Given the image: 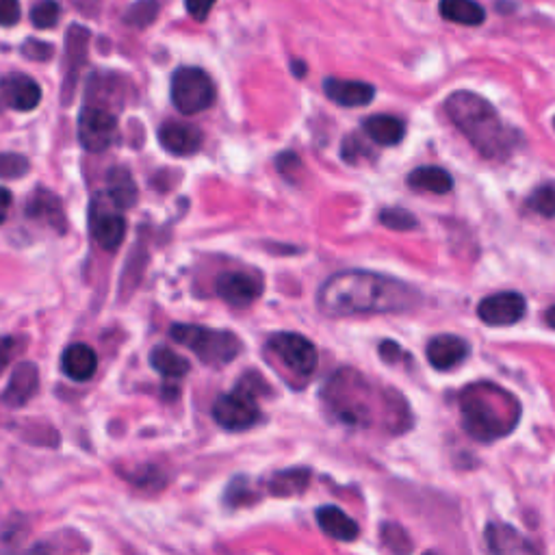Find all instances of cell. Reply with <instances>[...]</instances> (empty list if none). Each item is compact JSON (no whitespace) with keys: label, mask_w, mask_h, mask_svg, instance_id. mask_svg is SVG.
<instances>
[{"label":"cell","mask_w":555,"mask_h":555,"mask_svg":"<svg viewBox=\"0 0 555 555\" xmlns=\"http://www.w3.org/2000/svg\"><path fill=\"white\" fill-rule=\"evenodd\" d=\"M423 295L419 289L376 271H341L319 289L317 304L328 317L397 315L415 311Z\"/></svg>","instance_id":"6da1fadb"},{"label":"cell","mask_w":555,"mask_h":555,"mask_svg":"<svg viewBox=\"0 0 555 555\" xmlns=\"http://www.w3.org/2000/svg\"><path fill=\"white\" fill-rule=\"evenodd\" d=\"M445 111L458 131L471 141V146L490 161H503L519 146V133L499 118L488 100L473 92H454Z\"/></svg>","instance_id":"7a4b0ae2"},{"label":"cell","mask_w":555,"mask_h":555,"mask_svg":"<svg viewBox=\"0 0 555 555\" xmlns=\"http://www.w3.org/2000/svg\"><path fill=\"white\" fill-rule=\"evenodd\" d=\"M172 339L196 354L206 365H228L241 354V341L237 334L226 330H213L204 326L176 324L172 326Z\"/></svg>","instance_id":"3957f363"},{"label":"cell","mask_w":555,"mask_h":555,"mask_svg":"<svg viewBox=\"0 0 555 555\" xmlns=\"http://www.w3.org/2000/svg\"><path fill=\"white\" fill-rule=\"evenodd\" d=\"M493 386L477 384L462 395V423L467 432L477 441H493V438L506 436L512 425L506 423V415H501L497 406L490 402Z\"/></svg>","instance_id":"277c9868"},{"label":"cell","mask_w":555,"mask_h":555,"mask_svg":"<svg viewBox=\"0 0 555 555\" xmlns=\"http://www.w3.org/2000/svg\"><path fill=\"white\" fill-rule=\"evenodd\" d=\"M172 102L185 115H196L215 102V85L200 68H180L172 76Z\"/></svg>","instance_id":"5b68a950"},{"label":"cell","mask_w":555,"mask_h":555,"mask_svg":"<svg viewBox=\"0 0 555 555\" xmlns=\"http://www.w3.org/2000/svg\"><path fill=\"white\" fill-rule=\"evenodd\" d=\"M213 419L217 421V425H222L224 430L241 432L258 423V419H261V408L256 404L254 393L237 389L217 397L213 406Z\"/></svg>","instance_id":"8992f818"},{"label":"cell","mask_w":555,"mask_h":555,"mask_svg":"<svg viewBox=\"0 0 555 555\" xmlns=\"http://www.w3.org/2000/svg\"><path fill=\"white\" fill-rule=\"evenodd\" d=\"M269 350L282 360V365L291 369L295 376L302 378H308L311 373H315L319 363L315 345L306 337H302V334L295 332L274 334V337L269 339Z\"/></svg>","instance_id":"52a82bcc"},{"label":"cell","mask_w":555,"mask_h":555,"mask_svg":"<svg viewBox=\"0 0 555 555\" xmlns=\"http://www.w3.org/2000/svg\"><path fill=\"white\" fill-rule=\"evenodd\" d=\"M115 135H118V120L113 113L100 107H83L79 115V141L87 152H105Z\"/></svg>","instance_id":"ba28073f"},{"label":"cell","mask_w":555,"mask_h":555,"mask_svg":"<svg viewBox=\"0 0 555 555\" xmlns=\"http://www.w3.org/2000/svg\"><path fill=\"white\" fill-rule=\"evenodd\" d=\"M527 313V302L521 293L514 291H503L488 295L477 306V317H480L486 326L503 328V326H514L525 317Z\"/></svg>","instance_id":"9c48e42d"},{"label":"cell","mask_w":555,"mask_h":555,"mask_svg":"<svg viewBox=\"0 0 555 555\" xmlns=\"http://www.w3.org/2000/svg\"><path fill=\"white\" fill-rule=\"evenodd\" d=\"M89 40H92V33L79 24H72L66 33V61H63V85H61V96L63 105H70L74 96L76 79L87 61V48Z\"/></svg>","instance_id":"30bf717a"},{"label":"cell","mask_w":555,"mask_h":555,"mask_svg":"<svg viewBox=\"0 0 555 555\" xmlns=\"http://www.w3.org/2000/svg\"><path fill=\"white\" fill-rule=\"evenodd\" d=\"M215 293L230 306L245 308L261 298L263 282L245 271H226L215 280Z\"/></svg>","instance_id":"8fae6325"},{"label":"cell","mask_w":555,"mask_h":555,"mask_svg":"<svg viewBox=\"0 0 555 555\" xmlns=\"http://www.w3.org/2000/svg\"><path fill=\"white\" fill-rule=\"evenodd\" d=\"M0 96L16 111H33L42 100V89L27 74H7L0 79Z\"/></svg>","instance_id":"7c38bea8"},{"label":"cell","mask_w":555,"mask_h":555,"mask_svg":"<svg viewBox=\"0 0 555 555\" xmlns=\"http://www.w3.org/2000/svg\"><path fill=\"white\" fill-rule=\"evenodd\" d=\"M89 228H92L94 241L107 252L118 250L126 237L124 217L120 213L105 209V206H100V204H94L92 219H89Z\"/></svg>","instance_id":"4fadbf2b"},{"label":"cell","mask_w":555,"mask_h":555,"mask_svg":"<svg viewBox=\"0 0 555 555\" xmlns=\"http://www.w3.org/2000/svg\"><path fill=\"white\" fill-rule=\"evenodd\" d=\"M202 141V131L183 122H165L159 128V144L163 146V150L176 154V157H187V154L198 152Z\"/></svg>","instance_id":"5bb4252c"},{"label":"cell","mask_w":555,"mask_h":555,"mask_svg":"<svg viewBox=\"0 0 555 555\" xmlns=\"http://www.w3.org/2000/svg\"><path fill=\"white\" fill-rule=\"evenodd\" d=\"M486 542L493 555H540L521 532L503 523H490L486 527Z\"/></svg>","instance_id":"9a60e30c"},{"label":"cell","mask_w":555,"mask_h":555,"mask_svg":"<svg viewBox=\"0 0 555 555\" xmlns=\"http://www.w3.org/2000/svg\"><path fill=\"white\" fill-rule=\"evenodd\" d=\"M469 356V343L454 334H438L428 343V360L438 371L458 367Z\"/></svg>","instance_id":"2e32d148"},{"label":"cell","mask_w":555,"mask_h":555,"mask_svg":"<svg viewBox=\"0 0 555 555\" xmlns=\"http://www.w3.org/2000/svg\"><path fill=\"white\" fill-rule=\"evenodd\" d=\"M37 389H40V371H37L33 363H20L11 371L3 399L11 408H20L29 402L37 393Z\"/></svg>","instance_id":"e0dca14e"},{"label":"cell","mask_w":555,"mask_h":555,"mask_svg":"<svg viewBox=\"0 0 555 555\" xmlns=\"http://www.w3.org/2000/svg\"><path fill=\"white\" fill-rule=\"evenodd\" d=\"M324 92L341 107H367L376 96V87L365 81H343L330 76L324 81Z\"/></svg>","instance_id":"ac0fdd59"},{"label":"cell","mask_w":555,"mask_h":555,"mask_svg":"<svg viewBox=\"0 0 555 555\" xmlns=\"http://www.w3.org/2000/svg\"><path fill=\"white\" fill-rule=\"evenodd\" d=\"M24 213H27V217L35 219V222H44L46 226L55 228L57 232H66V215H63L61 200L53 191L37 189L29 198Z\"/></svg>","instance_id":"d6986e66"},{"label":"cell","mask_w":555,"mask_h":555,"mask_svg":"<svg viewBox=\"0 0 555 555\" xmlns=\"http://www.w3.org/2000/svg\"><path fill=\"white\" fill-rule=\"evenodd\" d=\"M61 369L74 382H87L94 378L98 369V356L92 347L85 343L70 345L61 356Z\"/></svg>","instance_id":"ffe728a7"},{"label":"cell","mask_w":555,"mask_h":555,"mask_svg":"<svg viewBox=\"0 0 555 555\" xmlns=\"http://www.w3.org/2000/svg\"><path fill=\"white\" fill-rule=\"evenodd\" d=\"M317 523L324 529V534H328L334 540L341 542H352L358 538L360 529L354 519H350L341 508L337 506H324L317 510Z\"/></svg>","instance_id":"44dd1931"},{"label":"cell","mask_w":555,"mask_h":555,"mask_svg":"<svg viewBox=\"0 0 555 555\" xmlns=\"http://www.w3.org/2000/svg\"><path fill=\"white\" fill-rule=\"evenodd\" d=\"M107 196L115 209H131L137 202V185L126 167H113L107 174Z\"/></svg>","instance_id":"7402d4cb"},{"label":"cell","mask_w":555,"mask_h":555,"mask_svg":"<svg viewBox=\"0 0 555 555\" xmlns=\"http://www.w3.org/2000/svg\"><path fill=\"white\" fill-rule=\"evenodd\" d=\"M365 133L380 146H397L402 144L406 135L404 120L395 118V115H371L363 122Z\"/></svg>","instance_id":"603a6c76"},{"label":"cell","mask_w":555,"mask_h":555,"mask_svg":"<svg viewBox=\"0 0 555 555\" xmlns=\"http://www.w3.org/2000/svg\"><path fill=\"white\" fill-rule=\"evenodd\" d=\"M408 185L417 191H428V193H438V196H443V193H449L454 189V178H451V174L443 170V167L423 165V167H417L415 172H410Z\"/></svg>","instance_id":"cb8c5ba5"},{"label":"cell","mask_w":555,"mask_h":555,"mask_svg":"<svg viewBox=\"0 0 555 555\" xmlns=\"http://www.w3.org/2000/svg\"><path fill=\"white\" fill-rule=\"evenodd\" d=\"M438 9L445 20L462 24V27H480L486 20V11L475 0H441Z\"/></svg>","instance_id":"d4e9b609"},{"label":"cell","mask_w":555,"mask_h":555,"mask_svg":"<svg viewBox=\"0 0 555 555\" xmlns=\"http://www.w3.org/2000/svg\"><path fill=\"white\" fill-rule=\"evenodd\" d=\"M150 365L157 369L163 378H183L189 373V363L187 358H183L180 354H176L170 347H157L150 354Z\"/></svg>","instance_id":"484cf974"},{"label":"cell","mask_w":555,"mask_h":555,"mask_svg":"<svg viewBox=\"0 0 555 555\" xmlns=\"http://www.w3.org/2000/svg\"><path fill=\"white\" fill-rule=\"evenodd\" d=\"M157 16H159L157 0H139V3L128 7V11L124 14V22L128 27L146 29L154 20H157Z\"/></svg>","instance_id":"4316f807"},{"label":"cell","mask_w":555,"mask_h":555,"mask_svg":"<svg viewBox=\"0 0 555 555\" xmlns=\"http://www.w3.org/2000/svg\"><path fill=\"white\" fill-rule=\"evenodd\" d=\"M308 471L306 469H293V471H285L278 473L276 480L271 482V493L276 495H295L302 493L308 484Z\"/></svg>","instance_id":"83f0119b"},{"label":"cell","mask_w":555,"mask_h":555,"mask_svg":"<svg viewBox=\"0 0 555 555\" xmlns=\"http://www.w3.org/2000/svg\"><path fill=\"white\" fill-rule=\"evenodd\" d=\"M382 540L384 545L391 549L393 555H410L412 553V540L406 534L404 527L395 523H384L382 525Z\"/></svg>","instance_id":"f1b7e54d"},{"label":"cell","mask_w":555,"mask_h":555,"mask_svg":"<svg viewBox=\"0 0 555 555\" xmlns=\"http://www.w3.org/2000/svg\"><path fill=\"white\" fill-rule=\"evenodd\" d=\"M380 224L389 230H395V232H408L419 226L417 217L406 209H399V206H395V209H384L380 213Z\"/></svg>","instance_id":"f546056e"},{"label":"cell","mask_w":555,"mask_h":555,"mask_svg":"<svg viewBox=\"0 0 555 555\" xmlns=\"http://www.w3.org/2000/svg\"><path fill=\"white\" fill-rule=\"evenodd\" d=\"M527 206L542 217H555V185L547 183L538 187L532 196L527 198Z\"/></svg>","instance_id":"4dcf8cb0"},{"label":"cell","mask_w":555,"mask_h":555,"mask_svg":"<svg viewBox=\"0 0 555 555\" xmlns=\"http://www.w3.org/2000/svg\"><path fill=\"white\" fill-rule=\"evenodd\" d=\"M59 14L61 9L55 0H40V3L31 9V22L37 29H53L59 22Z\"/></svg>","instance_id":"1f68e13d"},{"label":"cell","mask_w":555,"mask_h":555,"mask_svg":"<svg viewBox=\"0 0 555 555\" xmlns=\"http://www.w3.org/2000/svg\"><path fill=\"white\" fill-rule=\"evenodd\" d=\"M29 172L27 157L16 152H3L0 154V180H14L22 178Z\"/></svg>","instance_id":"d6a6232c"},{"label":"cell","mask_w":555,"mask_h":555,"mask_svg":"<svg viewBox=\"0 0 555 555\" xmlns=\"http://www.w3.org/2000/svg\"><path fill=\"white\" fill-rule=\"evenodd\" d=\"M22 55L31 59V61H48L50 57L55 55L53 44L48 42H40V40H27L22 44Z\"/></svg>","instance_id":"836d02e7"},{"label":"cell","mask_w":555,"mask_h":555,"mask_svg":"<svg viewBox=\"0 0 555 555\" xmlns=\"http://www.w3.org/2000/svg\"><path fill=\"white\" fill-rule=\"evenodd\" d=\"M367 154V146L363 144V141H360L356 135H352V137H347L345 141H343V148H341V157H343V161H347V163H358L360 159H363Z\"/></svg>","instance_id":"e575fe53"},{"label":"cell","mask_w":555,"mask_h":555,"mask_svg":"<svg viewBox=\"0 0 555 555\" xmlns=\"http://www.w3.org/2000/svg\"><path fill=\"white\" fill-rule=\"evenodd\" d=\"M20 16L18 0H0V27H16Z\"/></svg>","instance_id":"d590c367"},{"label":"cell","mask_w":555,"mask_h":555,"mask_svg":"<svg viewBox=\"0 0 555 555\" xmlns=\"http://www.w3.org/2000/svg\"><path fill=\"white\" fill-rule=\"evenodd\" d=\"M187 11L191 14V18L196 20H206V16L211 14V9L215 5V0H185Z\"/></svg>","instance_id":"8d00e7d4"},{"label":"cell","mask_w":555,"mask_h":555,"mask_svg":"<svg viewBox=\"0 0 555 555\" xmlns=\"http://www.w3.org/2000/svg\"><path fill=\"white\" fill-rule=\"evenodd\" d=\"M16 354V341L11 337H0V373L9 365V360Z\"/></svg>","instance_id":"74e56055"},{"label":"cell","mask_w":555,"mask_h":555,"mask_svg":"<svg viewBox=\"0 0 555 555\" xmlns=\"http://www.w3.org/2000/svg\"><path fill=\"white\" fill-rule=\"evenodd\" d=\"M276 163H278V170H280L282 174H285V176H289V178H291V172H293V170H300V167H302V165H300V159L295 157L293 152L280 154Z\"/></svg>","instance_id":"f35d334b"},{"label":"cell","mask_w":555,"mask_h":555,"mask_svg":"<svg viewBox=\"0 0 555 555\" xmlns=\"http://www.w3.org/2000/svg\"><path fill=\"white\" fill-rule=\"evenodd\" d=\"M380 356L386 360V363H395V360H399V356H402V347L393 341H384L380 345Z\"/></svg>","instance_id":"ab89813d"},{"label":"cell","mask_w":555,"mask_h":555,"mask_svg":"<svg viewBox=\"0 0 555 555\" xmlns=\"http://www.w3.org/2000/svg\"><path fill=\"white\" fill-rule=\"evenodd\" d=\"M11 200H14L11 198V193L5 187H0V224L7 219V213L11 209Z\"/></svg>","instance_id":"60d3db41"},{"label":"cell","mask_w":555,"mask_h":555,"mask_svg":"<svg viewBox=\"0 0 555 555\" xmlns=\"http://www.w3.org/2000/svg\"><path fill=\"white\" fill-rule=\"evenodd\" d=\"M545 321H547V326L555 330V306H551L549 311L545 313Z\"/></svg>","instance_id":"b9f144b4"},{"label":"cell","mask_w":555,"mask_h":555,"mask_svg":"<svg viewBox=\"0 0 555 555\" xmlns=\"http://www.w3.org/2000/svg\"><path fill=\"white\" fill-rule=\"evenodd\" d=\"M293 70H295V74H298V76H304V74H306V66H302L300 61H295V63H293Z\"/></svg>","instance_id":"7bdbcfd3"},{"label":"cell","mask_w":555,"mask_h":555,"mask_svg":"<svg viewBox=\"0 0 555 555\" xmlns=\"http://www.w3.org/2000/svg\"><path fill=\"white\" fill-rule=\"evenodd\" d=\"M425 555H436V553H425Z\"/></svg>","instance_id":"ee69618b"},{"label":"cell","mask_w":555,"mask_h":555,"mask_svg":"<svg viewBox=\"0 0 555 555\" xmlns=\"http://www.w3.org/2000/svg\"><path fill=\"white\" fill-rule=\"evenodd\" d=\"M553 128H555V120H553Z\"/></svg>","instance_id":"f6af8a7d"}]
</instances>
